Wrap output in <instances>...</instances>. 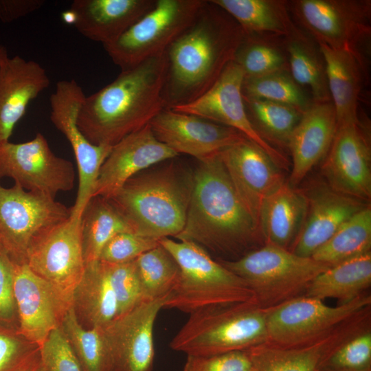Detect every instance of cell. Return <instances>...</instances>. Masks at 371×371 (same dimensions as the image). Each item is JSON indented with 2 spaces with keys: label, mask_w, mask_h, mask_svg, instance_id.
<instances>
[{
  "label": "cell",
  "mask_w": 371,
  "mask_h": 371,
  "mask_svg": "<svg viewBox=\"0 0 371 371\" xmlns=\"http://www.w3.org/2000/svg\"><path fill=\"white\" fill-rule=\"evenodd\" d=\"M337 127L332 101L312 102L294 128L288 142L292 157L289 183L302 181L311 169L326 157Z\"/></svg>",
  "instance_id": "25"
},
{
  "label": "cell",
  "mask_w": 371,
  "mask_h": 371,
  "mask_svg": "<svg viewBox=\"0 0 371 371\" xmlns=\"http://www.w3.org/2000/svg\"><path fill=\"white\" fill-rule=\"evenodd\" d=\"M4 177L25 190L55 198L73 189L76 172L72 162L56 155L38 133L27 142L0 146V179Z\"/></svg>",
  "instance_id": "14"
},
{
  "label": "cell",
  "mask_w": 371,
  "mask_h": 371,
  "mask_svg": "<svg viewBox=\"0 0 371 371\" xmlns=\"http://www.w3.org/2000/svg\"><path fill=\"white\" fill-rule=\"evenodd\" d=\"M219 155L238 195L258 225L264 201L286 182L281 168L247 137Z\"/></svg>",
  "instance_id": "19"
},
{
  "label": "cell",
  "mask_w": 371,
  "mask_h": 371,
  "mask_svg": "<svg viewBox=\"0 0 371 371\" xmlns=\"http://www.w3.org/2000/svg\"><path fill=\"white\" fill-rule=\"evenodd\" d=\"M80 220L86 265L99 260L104 246L115 235L134 232L113 203L100 196L91 198L82 212Z\"/></svg>",
  "instance_id": "33"
},
{
  "label": "cell",
  "mask_w": 371,
  "mask_h": 371,
  "mask_svg": "<svg viewBox=\"0 0 371 371\" xmlns=\"http://www.w3.org/2000/svg\"><path fill=\"white\" fill-rule=\"evenodd\" d=\"M370 305L366 292L336 306L305 295L291 299L268 308L266 343L284 348L309 344Z\"/></svg>",
  "instance_id": "9"
},
{
  "label": "cell",
  "mask_w": 371,
  "mask_h": 371,
  "mask_svg": "<svg viewBox=\"0 0 371 371\" xmlns=\"http://www.w3.org/2000/svg\"><path fill=\"white\" fill-rule=\"evenodd\" d=\"M49 85L45 69L34 60L8 56L0 61V146L9 142L29 103Z\"/></svg>",
  "instance_id": "24"
},
{
  "label": "cell",
  "mask_w": 371,
  "mask_h": 371,
  "mask_svg": "<svg viewBox=\"0 0 371 371\" xmlns=\"http://www.w3.org/2000/svg\"><path fill=\"white\" fill-rule=\"evenodd\" d=\"M43 0H0V21L10 23L43 7Z\"/></svg>",
  "instance_id": "47"
},
{
  "label": "cell",
  "mask_w": 371,
  "mask_h": 371,
  "mask_svg": "<svg viewBox=\"0 0 371 371\" xmlns=\"http://www.w3.org/2000/svg\"><path fill=\"white\" fill-rule=\"evenodd\" d=\"M218 262L245 281L263 308L304 295L311 282L330 267L269 243L237 259Z\"/></svg>",
  "instance_id": "7"
},
{
  "label": "cell",
  "mask_w": 371,
  "mask_h": 371,
  "mask_svg": "<svg viewBox=\"0 0 371 371\" xmlns=\"http://www.w3.org/2000/svg\"><path fill=\"white\" fill-rule=\"evenodd\" d=\"M14 271V262L0 244V330L19 334Z\"/></svg>",
  "instance_id": "44"
},
{
  "label": "cell",
  "mask_w": 371,
  "mask_h": 371,
  "mask_svg": "<svg viewBox=\"0 0 371 371\" xmlns=\"http://www.w3.org/2000/svg\"><path fill=\"white\" fill-rule=\"evenodd\" d=\"M71 307L78 322L85 329L104 328L119 316L106 262L98 260L86 265L74 291Z\"/></svg>",
  "instance_id": "29"
},
{
  "label": "cell",
  "mask_w": 371,
  "mask_h": 371,
  "mask_svg": "<svg viewBox=\"0 0 371 371\" xmlns=\"http://www.w3.org/2000/svg\"><path fill=\"white\" fill-rule=\"evenodd\" d=\"M107 265L120 315L144 300L135 260Z\"/></svg>",
  "instance_id": "41"
},
{
  "label": "cell",
  "mask_w": 371,
  "mask_h": 371,
  "mask_svg": "<svg viewBox=\"0 0 371 371\" xmlns=\"http://www.w3.org/2000/svg\"><path fill=\"white\" fill-rule=\"evenodd\" d=\"M243 100L248 117L256 131L272 146L287 147L303 113L284 104L244 96Z\"/></svg>",
  "instance_id": "36"
},
{
  "label": "cell",
  "mask_w": 371,
  "mask_h": 371,
  "mask_svg": "<svg viewBox=\"0 0 371 371\" xmlns=\"http://www.w3.org/2000/svg\"><path fill=\"white\" fill-rule=\"evenodd\" d=\"M164 55L121 71L117 77L86 96L78 125L93 144L113 146L149 124L164 109Z\"/></svg>",
  "instance_id": "3"
},
{
  "label": "cell",
  "mask_w": 371,
  "mask_h": 371,
  "mask_svg": "<svg viewBox=\"0 0 371 371\" xmlns=\"http://www.w3.org/2000/svg\"><path fill=\"white\" fill-rule=\"evenodd\" d=\"M164 299L144 300L103 328L111 371H152L154 325Z\"/></svg>",
  "instance_id": "17"
},
{
  "label": "cell",
  "mask_w": 371,
  "mask_h": 371,
  "mask_svg": "<svg viewBox=\"0 0 371 371\" xmlns=\"http://www.w3.org/2000/svg\"><path fill=\"white\" fill-rule=\"evenodd\" d=\"M322 161V172L330 188L368 203L370 201V139L360 121L337 124L332 144Z\"/></svg>",
  "instance_id": "16"
},
{
  "label": "cell",
  "mask_w": 371,
  "mask_h": 371,
  "mask_svg": "<svg viewBox=\"0 0 371 371\" xmlns=\"http://www.w3.org/2000/svg\"><path fill=\"white\" fill-rule=\"evenodd\" d=\"M150 126L159 141L178 155H188L199 161L246 137L232 128L168 109H163Z\"/></svg>",
  "instance_id": "20"
},
{
  "label": "cell",
  "mask_w": 371,
  "mask_h": 371,
  "mask_svg": "<svg viewBox=\"0 0 371 371\" xmlns=\"http://www.w3.org/2000/svg\"><path fill=\"white\" fill-rule=\"evenodd\" d=\"M156 0H74V25L85 37L104 45L115 41L155 5Z\"/></svg>",
  "instance_id": "26"
},
{
  "label": "cell",
  "mask_w": 371,
  "mask_h": 371,
  "mask_svg": "<svg viewBox=\"0 0 371 371\" xmlns=\"http://www.w3.org/2000/svg\"><path fill=\"white\" fill-rule=\"evenodd\" d=\"M370 328L371 305L309 344L284 348L264 343L248 349L252 371H320L337 348Z\"/></svg>",
  "instance_id": "18"
},
{
  "label": "cell",
  "mask_w": 371,
  "mask_h": 371,
  "mask_svg": "<svg viewBox=\"0 0 371 371\" xmlns=\"http://www.w3.org/2000/svg\"><path fill=\"white\" fill-rule=\"evenodd\" d=\"M326 67L328 90L337 124L358 122L360 93L366 76L363 56L357 51L317 43Z\"/></svg>",
  "instance_id": "27"
},
{
  "label": "cell",
  "mask_w": 371,
  "mask_h": 371,
  "mask_svg": "<svg viewBox=\"0 0 371 371\" xmlns=\"http://www.w3.org/2000/svg\"><path fill=\"white\" fill-rule=\"evenodd\" d=\"M211 1L229 14L247 36L286 38L300 29L286 1Z\"/></svg>",
  "instance_id": "30"
},
{
  "label": "cell",
  "mask_w": 371,
  "mask_h": 371,
  "mask_svg": "<svg viewBox=\"0 0 371 371\" xmlns=\"http://www.w3.org/2000/svg\"><path fill=\"white\" fill-rule=\"evenodd\" d=\"M371 207L368 204L347 221L311 256L330 267L370 253Z\"/></svg>",
  "instance_id": "34"
},
{
  "label": "cell",
  "mask_w": 371,
  "mask_h": 371,
  "mask_svg": "<svg viewBox=\"0 0 371 371\" xmlns=\"http://www.w3.org/2000/svg\"><path fill=\"white\" fill-rule=\"evenodd\" d=\"M236 21L205 1L190 25L164 53V109L189 103L201 96L234 61L245 38Z\"/></svg>",
  "instance_id": "1"
},
{
  "label": "cell",
  "mask_w": 371,
  "mask_h": 371,
  "mask_svg": "<svg viewBox=\"0 0 371 371\" xmlns=\"http://www.w3.org/2000/svg\"><path fill=\"white\" fill-rule=\"evenodd\" d=\"M249 350L200 356L187 355L183 371H252Z\"/></svg>",
  "instance_id": "45"
},
{
  "label": "cell",
  "mask_w": 371,
  "mask_h": 371,
  "mask_svg": "<svg viewBox=\"0 0 371 371\" xmlns=\"http://www.w3.org/2000/svg\"><path fill=\"white\" fill-rule=\"evenodd\" d=\"M289 71L300 87H308L313 102L331 101L326 67L319 47L313 39L300 28L284 38Z\"/></svg>",
  "instance_id": "32"
},
{
  "label": "cell",
  "mask_w": 371,
  "mask_h": 371,
  "mask_svg": "<svg viewBox=\"0 0 371 371\" xmlns=\"http://www.w3.org/2000/svg\"><path fill=\"white\" fill-rule=\"evenodd\" d=\"M38 347L18 333L0 330V371H14Z\"/></svg>",
  "instance_id": "46"
},
{
  "label": "cell",
  "mask_w": 371,
  "mask_h": 371,
  "mask_svg": "<svg viewBox=\"0 0 371 371\" xmlns=\"http://www.w3.org/2000/svg\"><path fill=\"white\" fill-rule=\"evenodd\" d=\"M278 38H282L245 36L234 60L243 71L245 78L289 71L286 52L282 47L284 39L279 43Z\"/></svg>",
  "instance_id": "38"
},
{
  "label": "cell",
  "mask_w": 371,
  "mask_h": 371,
  "mask_svg": "<svg viewBox=\"0 0 371 371\" xmlns=\"http://www.w3.org/2000/svg\"><path fill=\"white\" fill-rule=\"evenodd\" d=\"M38 371H82L59 328L53 330L39 346Z\"/></svg>",
  "instance_id": "43"
},
{
  "label": "cell",
  "mask_w": 371,
  "mask_h": 371,
  "mask_svg": "<svg viewBox=\"0 0 371 371\" xmlns=\"http://www.w3.org/2000/svg\"><path fill=\"white\" fill-rule=\"evenodd\" d=\"M14 264V293L19 318V334L40 346L59 328L71 306L26 263Z\"/></svg>",
  "instance_id": "21"
},
{
  "label": "cell",
  "mask_w": 371,
  "mask_h": 371,
  "mask_svg": "<svg viewBox=\"0 0 371 371\" xmlns=\"http://www.w3.org/2000/svg\"><path fill=\"white\" fill-rule=\"evenodd\" d=\"M323 368L339 371H371V328L341 345Z\"/></svg>",
  "instance_id": "40"
},
{
  "label": "cell",
  "mask_w": 371,
  "mask_h": 371,
  "mask_svg": "<svg viewBox=\"0 0 371 371\" xmlns=\"http://www.w3.org/2000/svg\"><path fill=\"white\" fill-rule=\"evenodd\" d=\"M159 244V240L143 236L134 232L119 233L112 237L104 246L99 260L111 264L129 262Z\"/></svg>",
  "instance_id": "42"
},
{
  "label": "cell",
  "mask_w": 371,
  "mask_h": 371,
  "mask_svg": "<svg viewBox=\"0 0 371 371\" xmlns=\"http://www.w3.org/2000/svg\"><path fill=\"white\" fill-rule=\"evenodd\" d=\"M143 300L166 297L176 283L179 267L160 243L135 260Z\"/></svg>",
  "instance_id": "37"
},
{
  "label": "cell",
  "mask_w": 371,
  "mask_h": 371,
  "mask_svg": "<svg viewBox=\"0 0 371 371\" xmlns=\"http://www.w3.org/2000/svg\"><path fill=\"white\" fill-rule=\"evenodd\" d=\"M85 97L72 79L58 81L49 98L50 120L69 142L76 158L78 188L71 216L76 218L93 196L100 168L113 147L91 144L80 130L78 117Z\"/></svg>",
  "instance_id": "13"
},
{
  "label": "cell",
  "mask_w": 371,
  "mask_h": 371,
  "mask_svg": "<svg viewBox=\"0 0 371 371\" xmlns=\"http://www.w3.org/2000/svg\"><path fill=\"white\" fill-rule=\"evenodd\" d=\"M304 193L306 218L289 249L303 257H311L346 221L370 203L339 192L326 182Z\"/></svg>",
  "instance_id": "23"
},
{
  "label": "cell",
  "mask_w": 371,
  "mask_h": 371,
  "mask_svg": "<svg viewBox=\"0 0 371 371\" xmlns=\"http://www.w3.org/2000/svg\"><path fill=\"white\" fill-rule=\"evenodd\" d=\"M199 162L186 222L175 238L241 256L263 245L258 225L238 195L219 153Z\"/></svg>",
  "instance_id": "2"
},
{
  "label": "cell",
  "mask_w": 371,
  "mask_h": 371,
  "mask_svg": "<svg viewBox=\"0 0 371 371\" xmlns=\"http://www.w3.org/2000/svg\"><path fill=\"white\" fill-rule=\"evenodd\" d=\"M159 243L179 267V277L165 297L164 308L191 313L211 306L255 301L245 281L213 260L201 246L169 238L160 239Z\"/></svg>",
  "instance_id": "5"
},
{
  "label": "cell",
  "mask_w": 371,
  "mask_h": 371,
  "mask_svg": "<svg viewBox=\"0 0 371 371\" xmlns=\"http://www.w3.org/2000/svg\"><path fill=\"white\" fill-rule=\"evenodd\" d=\"M287 5L294 21L317 43L361 53L360 45L370 36V1L294 0Z\"/></svg>",
  "instance_id": "12"
},
{
  "label": "cell",
  "mask_w": 371,
  "mask_h": 371,
  "mask_svg": "<svg viewBox=\"0 0 371 371\" xmlns=\"http://www.w3.org/2000/svg\"><path fill=\"white\" fill-rule=\"evenodd\" d=\"M320 371H339V370H333V369L326 368H322L320 370Z\"/></svg>",
  "instance_id": "50"
},
{
  "label": "cell",
  "mask_w": 371,
  "mask_h": 371,
  "mask_svg": "<svg viewBox=\"0 0 371 371\" xmlns=\"http://www.w3.org/2000/svg\"><path fill=\"white\" fill-rule=\"evenodd\" d=\"M71 207L17 184L0 183V244L14 262L25 263L30 244L41 233L71 216Z\"/></svg>",
  "instance_id": "10"
},
{
  "label": "cell",
  "mask_w": 371,
  "mask_h": 371,
  "mask_svg": "<svg viewBox=\"0 0 371 371\" xmlns=\"http://www.w3.org/2000/svg\"><path fill=\"white\" fill-rule=\"evenodd\" d=\"M205 0H156L154 6L115 41L103 47L121 71L163 55L193 21Z\"/></svg>",
  "instance_id": "8"
},
{
  "label": "cell",
  "mask_w": 371,
  "mask_h": 371,
  "mask_svg": "<svg viewBox=\"0 0 371 371\" xmlns=\"http://www.w3.org/2000/svg\"><path fill=\"white\" fill-rule=\"evenodd\" d=\"M267 312L255 301L196 311L190 313L170 346L200 356L248 350L267 342Z\"/></svg>",
  "instance_id": "6"
},
{
  "label": "cell",
  "mask_w": 371,
  "mask_h": 371,
  "mask_svg": "<svg viewBox=\"0 0 371 371\" xmlns=\"http://www.w3.org/2000/svg\"><path fill=\"white\" fill-rule=\"evenodd\" d=\"M243 95L291 106L302 113L311 105L302 87L287 70L254 78H244Z\"/></svg>",
  "instance_id": "39"
},
{
  "label": "cell",
  "mask_w": 371,
  "mask_h": 371,
  "mask_svg": "<svg viewBox=\"0 0 371 371\" xmlns=\"http://www.w3.org/2000/svg\"><path fill=\"white\" fill-rule=\"evenodd\" d=\"M39 361V347H38L14 371H38Z\"/></svg>",
  "instance_id": "48"
},
{
  "label": "cell",
  "mask_w": 371,
  "mask_h": 371,
  "mask_svg": "<svg viewBox=\"0 0 371 371\" xmlns=\"http://www.w3.org/2000/svg\"><path fill=\"white\" fill-rule=\"evenodd\" d=\"M306 211L304 192L286 181L261 205L258 223L264 243L289 250L304 224Z\"/></svg>",
  "instance_id": "28"
},
{
  "label": "cell",
  "mask_w": 371,
  "mask_h": 371,
  "mask_svg": "<svg viewBox=\"0 0 371 371\" xmlns=\"http://www.w3.org/2000/svg\"><path fill=\"white\" fill-rule=\"evenodd\" d=\"M178 155L157 139L149 124L113 146L100 168L93 196L109 199L142 170Z\"/></svg>",
  "instance_id": "22"
},
{
  "label": "cell",
  "mask_w": 371,
  "mask_h": 371,
  "mask_svg": "<svg viewBox=\"0 0 371 371\" xmlns=\"http://www.w3.org/2000/svg\"><path fill=\"white\" fill-rule=\"evenodd\" d=\"M8 56L7 49L3 46L0 45V61Z\"/></svg>",
  "instance_id": "49"
},
{
  "label": "cell",
  "mask_w": 371,
  "mask_h": 371,
  "mask_svg": "<svg viewBox=\"0 0 371 371\" xmlns=\"http://www.w3.org/2000/svg\"><path fill=\"white\" fill-rule=\"evenodd\" d=\"M371 284V252L330 267L309 284L304 295L321 300L336 299L347 303Z\"/></svg>",
  "instance_id": "31"
},
{
  "label": "cell",
  "mask_w": 371,
  "mask_h": 371,
  "mask_svg": "<svg viewBox=\"0 0 371 371\" xmlns=\"http://www.w3.org/2000/svg\"><path fill=\"white\" fill-rule=\"evenodd\" d=\"M71 346L82 371H111V358L103 328L85 329L72 307L59 326Z\"/></svg>",
  "instance_id": "35"
},
{
  "label": "cell",
  "mask_w": 371,
  "mask_h": 371,
  "mask_svg": "<svg viewBox=\"0 0 371 371\" xmlns=\"http://www.w3.org/2000/svg\"><path fill=\"white\" fill-rule=\"evenodd\" d=\"M25 263L71 305L74 291L86 267L80 218L71 216L34 238L27 249Z\"/></svg>",
  "instance_id": "11"
},
{
  "label": "cell",
  "mask_w": 371,
  "mask_h": 371,
  "mask_svg": "<svg viewBox=\"0 0 371 371\" xmlns=\"http://www.w3.org/2000/svg\"><path fill=\"white\" fill-rule=\"evenodd\" d=\"M244 78L243 71L233 61L198 98L168 109L232 128L259 146L280 168H286L288 161L285 156L256 131L248 117L242 92Z\"/></svg>",
  "instance_id": "15"
},
{
  "label": "cell",
  "mask_w": 371,
  "mask_h": 371,
  "mask_svg": "<svg viewBox=\"0 0 371 371\" xmlns=\"http://www.w3.org/2000/svg\"><path fill=\"white\" fill-rule=\"evenodd\" d=\"M172 166L129 179L108 199L134 233L160 240L183 229L192 177L181 176Z\"/></svg>",
  "instance_id": "4"
}]
</instances>
